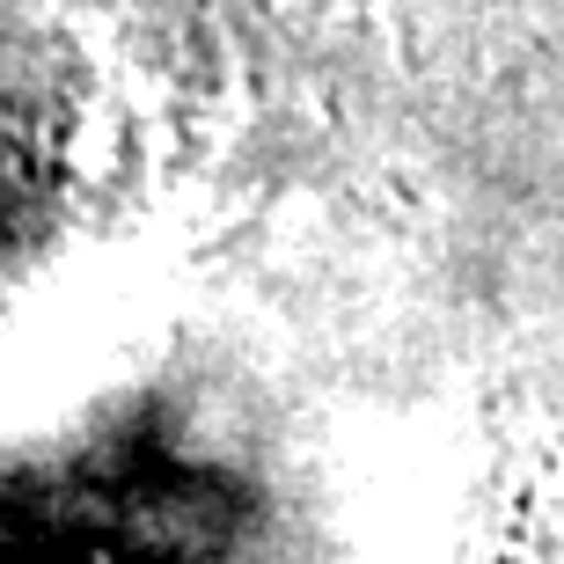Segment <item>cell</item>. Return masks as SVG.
Listing matches in <instances>:
<instances>
[{
    "label": "cell",
    "mask_w": 564,
    "mask_h": 564,
    "mask_svg": "<svg viewBox=\"0 0 564 564\" xmlns=\"http://www.w3.org/2000/svg\"><path fill=\"white\" fill-rule=\"evenodd\" d=\"M499 564H564V462H550L535 477V491L521 499Z\"/></svg>",
    "instance_id": "1"
}]
</instances>
